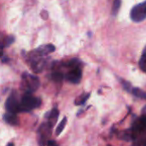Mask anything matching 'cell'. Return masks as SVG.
<instances>
[{"label": "cell", "instance_id": "6da1fadb", "mask_svg": "<svg viewBox=\"0 0 146 146\" xmlns=\"http://www.w3.org/2000/svg\"><path fill=\"white\" fill-rule=\"evenodd\" d=\"M41 104V100L34 97L31 92H26L20 101V112H29L37 108Z\"/></svg>", "mask_w": 146, "mask_h": 146}, {"label": "cell", "instance_id": "7a4b0ae2", "mask_svg": "<svg viewBox=\"0 0 146 146\" xmlns=\"http://www.w3.org/2000/svg\"><path fill=\"white\" fill-rule=\"evenodd\" d=\"M69 70L66 74V80L73 84H79L82 78V69L78 60L74 59L68 63Z\"/></svg>", "mask_w": 146, "mask_h": 146}, {"label": "cell", "instance_id": "3957f363", "mask_svg": "<svg viewBox=\"0 0 146 146\" xmlns=\"http://www.w3.org/2000/svg\"><path fill=\"white\" fill-rule=\"evenodd\" d=\"M39 80L37 76H34L28 73H24L22 75V87L26 92L33 93L39 87Z\"/></svg>", "mask_w": 146, "mask_h": 146}, {"label": "cell", "instance_id": "277c9868", "mask_svg": "<svg viewBox=\"0 0 146 146\" xmlns=\"http://www.w3.org/2000/svg\"><path fill=\"white\" fill-rule=\"evenodd\" d=\"M53 127H54V124H52L49 121H46L45 122L41 124V126L39 127L38 130V139L39 145H46L47 141L51 136Z\"/></svg>", "mask_w": 146, "mask_h": 146}, {"label": "cell", "instance_id": "5b68a950", "mask_svg": "<svg viewBox=\"0 0 146 146\" xmlns=\"http://www.w3.org/2000/svg\"><path fill=\"white\" fill-rule=\"evenodd\" d=\"M130 17L134 22H142L146 19V1L134 5L130 12Z\"/></svg>", "mask_w": 146, "mask_h": 146}, {"label": "cell", "instance_id": "8992f818", "mask_svg": "<svg viewBox=\"0 0 146 146\" xmlns=\"http://www.w3.org/2000/svg\"><path fill=\"white\" fill-rule=\"evenodd\" d=\"M5 109L8 112L15 114L20 112V101L18 100L15 92H12L11 95L7 98L5 102Z\"/></svg>", "mask_w": 146, "mask_h": 146}, {"label": "cell", "instance_id": "52a82bcc", "mask_svg": "<svg viewBox=\"0 0 146 146\" xmlns=\"http://www.w3.org/2000/svg\"><path fill=\"white\" fill-rule=\"evenodd\" d=\"M55 50H56V48L53 44H48L42 45L37 49H35L34 50H33L30 53V55H31V56H47V55L54 52Z\"/></svg>", "mask_w": 146, "mask_h": 146}, {"label": "cell", "instance_id": "ba28073f", "mask_svg": "<svg viewBox=\"0 0 146 146\" xmlns=\"http://www.w3.org/2000/svg\"><path fill=\"white\" fill-rule=\"evenodd\" d=\"M133 134L138 135L146 132V115L136 120L133 126Z\"/></svg>", "mask_w": 146, "mask_h": 146}, {"label": "cell", "instance_id": "9c48e42d", "mask_svg": "<svg viewBox=\"0 0 146 146\" xmlns=\"http://www.w3.org/2000/svg\"><path fill=\"white\" fill-rule=\"evenodd\" d=\"M44 66L45 60L43 58V56H31V68L34 72H42Z\"/></svg>", "mask_w": 146, "mask_h": 146}, {"label": "cell", "instance_id": "30bf717a", "mask_svg": "<svg viewBox=\"0 0 146 146\" xmlns=\"http://www.w3.org/2000/svg\"><path fill=\"white\" fill-rule=\"evenodd\" d=\"M3 121L11 126H18L20 124L19 118L17 117L16 114L11 112H7L3 115Z\"/></svg>", "mask_w": 146, "mask_h": 146}, {"label": "cell", "instance_id": "8fae6325", "mask_svg": "<svg viewBox=\"0 0 146 146\" xmlns=\"http://www.w3.org/2000/svg\"><path fill=\"white\" fill-rule=\"evenodd\" d=\"M44 116H45V119H47V121H50L52 124L55 125L57 121V118L59 116V111L56 108H54L50 111L47 112Z\"/></svg>", "mask_w": 146, "mask_h": 146}, {"label": "cell", "instance_id": "7c38bea8", "mask_svg": "<svg viewBox=\"0 0 146 146\" xmlns=\"http://www.w3.org/2000/svg\"><path fill=\"white\" fill-rule=\"evenodd\" d=\"M90 95H91L90 93H84L80 95L79 98H76V100L74 101V104L76 105H84L88 100V98H90Z\"/></svg>", "mask_w": 146, "mask_h": 146}, {"label": "cell", "instance_id": "4fadbf2b", "mask_svg": "<svg viewBox=\"0 0 146 146\" xmlns=\"http://www.w3.org/2000/svg\"><path fill=\"white\" fill-rule=\"evenodd\" d=\"M67 121H68L67 117H63V119L62 120V121L59 123V125L57 126V127L56 129V136H59L63 132V130H64V128H65V127L67 125Z\"/></svg>", "mask_w": 146, "mask_h": 146}, {"label": "cell", "instance_id": "5bb4252c", "mask_svg": "<svg viewBox=\"0 0 146 146\" xmlns=\"http://www.w3.org/2000/svg\"><path fill=\"white\" fill-rule=\"evenodd\" d=\"M121 6V0H114L112 6V15L116 16Z\"/></svg>", "mask_w": 146, "mask_h": 146}, {"label": "cell", "instance_id": "9a60e30c", "mask_svg": "<svg viewBox=\"0 0 146 146\" xmlns=\"http://www.w3.org/2000/svg\"><path fill=\"white\" fill-rule=\"evenodd\" d=\"M132 92L133 94L139 98H142V99H146V93L141 89L139 88H133L132 89Z\"/></svg>", "mask_w": 146, "mask_h": 146}, {"label": "cell", "instance_id": "2e32d148", "mask_svg": "<svg viewBox=\"0 0 146 146\" xmlns=\"http://www.w3.org/2000/svg\"><path fill=\"white\" fill-rule=\"evenodd\" d=\"M51 78L55 82H61L63 79V74L62 72L59 71H54L51 74Z\"/></svg>", "mask_w": 146, "mask_h": 146}, {"label": "cell", "instance_id": "e0dca14e", "mask_svg": "<svg viewBox=\"0 0 146 146\" xmlns=\"http://www.w3.org/2000/svg\"><path fill=\"white\" fill-rule=\"evenodd\" d=\"M139 66L143 72L146 73V55H144V54L142 55V56L139 62Z\"/></svg>", "mask_w": 146, "mask_h": 146}, {"label": "cell", "instance_id": "ac0fdd59", "mask_svg": "<svg viewBox=\"0 0 146 146\" xmlns=\"http://www.w3.org/2000/svg\"><path fill=\"white\" fill-rule=\"evenodd\" d=\"M14 40H15V38L13 37V36H9V37H7V38H5V39H4V41H3V46L4 47H6V46H9L13 42H14Z\"/></svg>", "mask_w": 146, "mask_h": 146}, {"label": "cell", "instance_id": "d6986e66", "mask_svg": "<svg viewBox=\"0 0 146 146\" xmlns=\"http://www.w3.org/2000/svg\"><path fill=\"white\" fill-rule=\"evenodd\" d=\"M120 80L121 81V85L123 86L124 89H125L126 91H130V88H131V84H130L129 82L126 81V80H121V79H120Z\"/></svg>", "mask_w": 146, "mask_h": 146}, {"label": "cell", "instance_id": "ffe728a7", "mask_svg": "<svg viewBox=\"0 0 146 146\" xmlns=\"http://www.w3.org/2000/svg\"><path fill=\"white\" fill-rule=\"evenodd\" d=\"M46 145H54L55 146V145H56V143L55 141H53V140H50V139H49V140L47 141Z\"/></svg>", "mask_w": 146, "mask_h": 146}, {"label": "cell", "instance_id": "44dd1931", "mask_svg": "<svg viewBox=\"0 0 146 146\" xmlns=\"http://www.w3.org/2000/svg\"><path fill=\"white\" fill-rule=\"evenodd\" d=\"M142 145H145L146 146V139H145V141H144V142L142 143Z\"/></svg>", "mask_w": 146, "mask_h": 146}, {"label": "cell", "instance_id": "7402d4cb", "mask_svg": "<svg viewBox=\"0 0 146 146\" xmlns=\"http://www.w3.org/2000/svg\"><path fill=\"white\" fill-rule=\"evenodd\" d=\"M143 54H144V55H146V47H145V48L144 51H143Z\"/></svg>", "mask_w": 146, "mask_h": 146}, {"label": "cell", "instance_id": "603a6c76", "mask_svg": "<svg viewBox=\"0 0 146 146\" xmlns=\"http://www.w3.org/2000/svg\"><path fill=\"white\" fill-rule=\"evenodd\" d=\"M8 145H14V144L13 143H9V144H7Z\"/></svg>", "mask_w": 146, "mask_h": 146}]
</instances>
